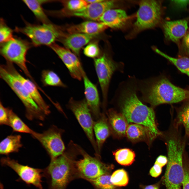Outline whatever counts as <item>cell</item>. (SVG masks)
I'll list each match as a JSON object with an SVG mask.
<instances>
[{"mask_svg": "<svg viewBox=\"0 0 189 189\" xmlns=\"http://www.w3.org/2000/svg\"><path fill=\"white\" fill-rule=\"evenodd\" d=\"M163 138L168 159L164 177L166 189H180L184 177L183 158L186 138L177 130L168 132Z\"/></svg>", "mask_w": 189, "mask_h": 189, "instance_id": "obj_1", "label": "cell"}, {"mask_svg": "<svg viewBox=\"0 0 189 189\" xmlns=\"http://www.w3.org/2000/svg\"><path fill=\"white\" fill-rule=\"evenodd\" d=\"M79 155L78 145L71 141L62 155L50 160L49 165L43 169L48 189H66L71 182L78 178L75 162Z\"/></svg>", "mask_w": 189, "mask_h": 189, "instance_id": "obj_2", "label": "cell"}, {"mask_svg": "<svg viewBox=\"0 0 189 189\" xmlns=\"http://www.w3.org/2000/svg\"><path fill=\"white\" fill-rule=\"evenodd\" d=\"M140 88L142 99L154 107L189 99V90L175 86L164 76L144 81Z\"/></svg>", "mask_w": 189, "mask_h": 189, "instance_id": "obj_3", "label": "cell"}, {"mask_svg": "<svg viewBox=\"0 0 189 189\" xmlns=\"http://www.w3.org/2000/svg\"><path fill=\"white\" fill-rule=\"evenodd\" d=\"M120 99L123 115L128 123H133L146 127L154 139L162 135L163 133L157 127L153 109L141 102L134 88L130 87L126 88Z\"/></svg>", "mask_w": 189, "mask_h": 189, "instance_id": "obj_4", "label": "cell"}, {"mask_svg": "<svg viewBox=\"0 0 189 189\" xmlns=\"http://www.w3.org/2000/svg\"><path fill=\"white\" fill-rule=\"evenodd\" d=\"M0 76L14 92L24 105L29 120H45L46 116L32 98L22 82L8 71L3 65L0 67Z\"/></svg>", "mask_w": 189, "mask_h": 189, "instance_id": "obj_5", "label": "cell"}, {"mask_svg": "<svg viewBox=\"0 0 189 189\" xmlns=\"http://www.w3.org/2000/svg\"><path fill=\"white\" fill-rule=\"evenodd\" d=\"M15 31L26 35L35 46H50L64 34L60 27L50 23L41 25L26 23L23 27H16Z\"/></svg>", "mask_w": 189, "mask_h": 189, "instance_id": "obj_6", "label": "cell"}, {"mask_svg": "<svg viewBox=\"0 0 189 189\" xmlns=\"http://www.w3.org/2000/svg\"><path fill=\"white\" fill-rule=\"evenodd\" d=\"M163 13L162 2L160 1H140L133 32L135 34L155 27L161 22Z\"/></svg>", "mask_w": 189, "mask_h": 189, "instance_id": "obj_7", "label": "cell"}, {"mask_svg": "<svg viewBox=\"0 0 189 189\" xmlns=\"http://www.w3.org/2000/svg\"><path fill=\"white\" fill-rule=\"evenodd\" d=\"M30 46V44L27 41L19 38H14L1 44L0 53L6 62L17 65L26 75L38 86L26 64V55Z\"/></svg>", "mask_w": 189, "mask_h": 189, "instance_id": "obj_8", "label": "cell"}, {"mask_svg": "<svg viewBox=\"0 0 189 189\" xmlns=\"http://www.w3.org/2000/svg\"><path fill=\"white\" fill-rule=\"evenodd\" d=\"M82 158L75 162V167L78 178L88 181L103 175L108 174L110 166L104 163L101 159L93 157L78 146Z\"/></svg>", "mask_w": 189, "mask_h": 189, "instance_id": "obj_9", "label": "cell"}, {"mask_svg": "<svg viewBox=\"0 0 189 189\" xmlns=\"http://www.w3.org/2000/svg\"><path fill=\"white\" fill-rule=\"evenodd\" d=\"M67 107L74 113L92 145L95 152V156L101 158L94 135V121L85 99L76 101L71 98L70 99Z\"/></svg>", "mask_w": 189, "mask_h": 189, "instance_id": "obj_10", "label": "cell"}, {"mask_svg": "<svg viewBox=\"0 0 189 189\" xmlns=\"http://www.w3.org/2000/svg\"><path fill=\"white\" fill-rule=\"evenodd\" d=\"M64 130L54 125L42 133L34 131L31 135L41 144L50 157L54 160L62 155L65 148L62 138Z\"/></svg>", "mask_w": 189, "mask_h": 189, "instance_id": "obj_11", "label": "cell"}, {"mask_svg": "<svg viewBox=\"0 0 189 189\" xmlns=\"http://www.w3.org/2000/svg\"><path fill=\"white\" fill-rule=\"evenodd\" d=\"M0 162L2 166L9 167L14 170L20 180L28 185H33L38 189H43L42 180L44 177L43 169L21 164L8 156L2 158Z\"/></svg>", "mask_w": 189, "mask_h": 189, "instance_id": "obj_12", "label": "cell"}, {"mask_svg": "<svg viewBox=\"0 0 189 189\" xmlns=\"http://www.w3.org/2000/svg\"><path fill=\"white\" fill-rule=\"evenodd\" d=\"M94 65L101 90L103 103L107 101L108 89L112 76L118 69L119 65L114 62L107 54L95 58Z\"/></svg>", "mask_w": 189, "mask_h": 189, "instance_id": "obj_13", "label": "cell"}, {"mask_svg": "<svg viewBox=\"0 0 189 189\" xmlns=\"http://www.w3.org/2000/svg\"><path fill=\"white\" fill-rule=\"evenodd\" d=\"M49 46L64 64L71 77L81 81L85 72L77 55L69 49L55 43Z\"/></svg>", "mask_w": 189, "mask_h": 189, "instance_id": "obj_14", "label": "cell"}, {"mask_svg": "<svg viewBox=\"0 0 189 189\" xmlns=\"http://www.w3.org/2000/svg\"><path fill=\"white\" fill-rule=\"evenodd\" d=\"M4 66L8 71L22 82L32 98L44 113L46 115L50 114V107L40 94L36 85L31 80L25 78L21 75L15 68L13 64L7 62L4 65Z\"/></svg>", "mask_w": 189, "mask_h": 189, "instance_id": "obj_15", "label": "cell"}, {"mask_svg": "<svg viewBox=\"0 0 189 189\" xmlns=\"http://www.w3.org/2000/svg\"><path fill=\"white\" fill-rule=\"evenodd\" d=\"M114 3L113 1L103 0L100 2L88 4L78 10L64 12L62 15L81 17L93 21L99 20L106 11L112 8Z\"/></svg>", "mask_w": 189, "mask_h": 189, "instance_id": "obj_16", "label": "cell"}, {"mask_svg": "<svg viewBox=\"0 0 189 189\" xmlns=\"http://www.w3.org/2000/svg\"><path fill=\"white\" fill-rule=\"evenodd\" d=\"M188 22L187 19L163 21L162 27L165 39L178 45L188 30Z\"/></svg>", "mask_w": 189, "mask_h": 189, "instance_id": "obj_17", "label": "cell"}, {"mask_svg": "<svg viewBox=\"0 0 189 189\" xmlns=\"http://www.w3.org/2000/svg\"><path fill=\"white\" fill-rule=\"evenodd\" d=\"M84 86L85 100L91 111L92 115L96 120L99 117L100 101L97 88L88 78L85 72L82 78Z\"/></svg>", "mask_w": 189, "mask_h": 189, "instance_id": "obj_18", "label": "cell"}, {"mask_svg": "<svg viewBox=\"0 0 189 189\" xmlns=\"http://www.w3.org/2000/svg\"><path fill=\"white\" fill-rule=\"evenodd\" d=\"M96 36L80 33L64 34L59 40L65 47L71 50L76 55L79 56L81 49Z\"/></svg>", "mask_w": 189, "mask_h": 189, "instance_id": "obj_19", "label": "cell"}, {"mask_svg": "<svg viewBox=\"0 0 189 189\" xmlns=\"http://www.w3.org/2000/svg\"><path fill=\"white\" fill-rule=\"evenodd\" d=\"M127 18V14L124 10L111 8L106 11L99 21L107 27L119 28L124 25Z\"/></svg>", "mask_w": 189, "mask_h": 189, "instance_id": "obj_20", "label": "cell"}, {"mask_svg": "<svg viewBox=\"0 0 189 189\" xmlns=\"http://www.w3.org/2000/svg\"><path fill=\"white\" fill-rule=\"evenodd\" d=\"M107 27L103 23L93 21H86L68 27L67 29L69 34L82 33L97 35Z\"/></svg>", "mask_w": 189, "mask_h": 189, "instance_id": "obj_21", "label": "cell"}, {"mask_svg": "<svg viewBox=\"0 0 189 189\" xmlns=\"http://www.w3.org/2000/svg\"><path fill=\"white\" fill-rule=\"evenodd\" d=\"M93 132L98 152L100 155L102 145L110 134L108 125L104 115L101 114L99 118L94 121Z\"/></svg>", "mask_w": 189, "mask_h": 189, "instance_id": "obj_22", "label": "cell"}, {"mask_svg": "<svg viewBox=\"0 0 189 189\" xmlns=\"http://www.w3.org/2000/svg\"><path fill=\"white\" fill-rule=\"evenodd\" d=\"M21 139L20 135L7 136L0 142V154L8 156L11 153L18 152L23 146Z\"/></svg>", "mask_w": 189, "mask_h": 189, "instance_id": "obj_23", "label": "cell"}, {"mask_svg": "<svg viewBox=\"0 0 189 189\" xmlns=\"http://www.w3.org/2000/svg\"><path fill=\"white\" fill-rule=\"evenodd\" d=\"M108 116L109 123L114 132L119 136H124L128 126V122L123 115L110 110Z\"/></svg>", "mask_w": 189, "mask_h": 189, "instance_id": "obj_24", "label": "cell"}, {"mask_svg": "<svg viewBox=\"0 0 189 189\" xmlns=\"http://www.w3.org/2000/svg\"><path fill=\"white\" fill-rule=\"evenodd\" d=\"M126 134L129 139L133 141L143 140L147 138H149L151 141L154 140L147 128L136 124L128 125Z\"/></svg>", "mask_w": 189, "mask_h": 189, "instance_id": "obj_25", "label": "cell"}, {"mask_svg": "<svg viewBox=\"0 0 189 189\" xmlns=\"http://www.w3.org/2000/svg\"><path fill=\"white\" fill-rule=\"evenodd\" d=\"M172 123L178 127L183 126L185 136L189 139V99L184 101L177 110L176 117Z\"/></svg>", "mask_w": 189, "mask_h": 189, "instance_id": "obj_26", "label": "cell"}, {"mask_svg": "<svg viewBox=\"0 0 189 189\" xmlns=\"http://www.w3.org/2000/svg\"><path fill=\"white\" fill-rule=\"evenodd\" d=\"M23 2L31 10L36 17L43 23H50L42 7L44 3L48 2L49 0H24Z\"/></svg>", "mask_w": 189, "mask_h": 189, "instance_id": "obj_27", "label": "cell"}, {"mask_svg": "<svg viewBox=\"0 0 189 189\" xmlns=\"http://www.w3.org/2000/svg\"><path fill=\"white\" fill-rule=\"evenodd\" d=\"M7 108L9 116V126L12 128L13 131L32 135L34 131L26 124L12 109L9 107Z\"/></svg>", "mask_w": 189, "mask_h": 189, "instance_id": "obj_28", "label": "cell"}, {"mask_svg": "<svg viewBox=\"0 0 189 189\" xmlns=\"http://www.w3.org/2000/svg\"><path fill=\"white\" fill-rule=\"evenodd\" d=\"M154 50L174 65L181 72L189 77V57H174L167 55L156 48H155Z\"/></svg>", "mask_w": 189, "mask_h": 189, "instance_id": "obj_29", "label": "cell"}, {"mask_svg": "<svg viewBox=\"0 0 189 189\" xmlns=\"http://www.w3.org/2000/svg\"><path fill=\"white\" fill-rule=\"evenodd\" d=\"M41 80L43 84L45 86H56L64 88L67 87L57 74L51 70H43L41 72Z\"/></svg>", "mask_w": 189, "mask_h": 189, "instance_id": "obj_30", "label": "cell"}, {"mask_svg": "<svg viewBox=\"0 0 189 189\" xmlns=\"http://www.w3.org/2000/svg\"><path fill=\"white\" fill-rule=\"evenodd\" d=\"M115 159L119 164L128 166L132 164L135 160V155L132 150L128 148L118 149L113 153Z\"/></svg>", "mask_w": 189, "mask_h": 189, "instance_id": "obj_31", "label": "cell"}, {"mask_svg": "<svg viewBox=\"0 0 189 189\" xmlns=\"http://www.w3.org/2000/svg\"><path fill=\"white\" fill-rule=\"evenodd\" d=\"M88 182L95 189H114L115 188L111 181V176L108 174L102 175Z\"/></svg>", "mask_w": 189, "mask_h": 189, "instance_id": "obj_32", "label": "cell"}, {"mask_svg": "<svg viewBox=\"0 0 189 189\" xmlns=\"http://www.w3.org/2000/svg\"><path fill=\"white\" fill-rule=\"evenodd\" d=\"M64 8L62 12H73L82 9L88 5L86 0H75L61 1Z\"/></svg>", "mask_w": 189, "mask_h": 189, "instance_id": "obj_33", "label": "cell"}, {"mask_svg": "<svg viewBox=\"0 0 189 189\" xmlns=\"http://www.w3.org/2000/svg\"><path fill=\"white\" fill-rule=\"evenodd\" d=\"M111 181L114 185L120 186H125L128 181L127 172L123 169L115 171L111 176Z\"/></svg>", "mask_w": 189, "mask_h": 189, "instance_id": "obj_34", "label": "cell"}, {"mask_svg": "<svg viewBox=\"0 0 189 189\" xmlns=\"http://www.w3.org/2000/svg\"><path fill=\"white\" fill-rule=\"evenodd\" d=\"M12 30L6 23L2 18L0 19V42L1 44L7 42L12 39Z\"/></svg>", "mask_w": 189, "mask_h": 189, "instance_id": "obj_35", "label": "cell"}, {"mask_svg": "<svg viewBox=\"0 0 189 189\" xmlns=\"http://www.w3.org/2000/svg\"><path fill=\"white\" fill-rule=\"evenodd\" d=\"M178 45V57H189V29Z\"/></svg>", "mask_w": 189, "mask_h": 189, "instance_id": "obj_36", "label": "cell"}, {"mask_svg": "<svg viewBox=\"0 0 189 189\" xmlns=\"http://www.w3.org/2000/svg\"><path fill=\"white\" fill-rule=\"evenodd\" d=\"M84 54L86 56L94 59L97 58L100 54V50L98 44L96 42L88 44L83 50Z\"/></svg>", "mask_w": 189, "mask_h": 189, "instance_id": "obj_37", "label": "cell"}, {"mask_svg": "<svg viewBox=\"0 0 189 189\" xmlns=\"http://www.w3.org/2000/svg\"><path fill=\"white\" fill-rule=\"evenodd\" d=\"M184 177L182 182L183 189H189V158L185 151L183 158Z\"/></svg>", "mask_w": 189, "mask_h": 189, "instance_id": "obj_38", "label": "cell"}, {"mask_svg": "<svg viewBox=\"0 0 189 189\" xmlns=\"http://www.w3.org/2000/svg\"><path fill=\"white\" fill-rule=\"evenodd\" d=\"M0 124L9 126V120L7 107H5L1 101L0 102Z\"/></svg>", "mask_w": 189, "mask_h": 189, "instance_id": "obj_39", "label": "cell"}, {"mask_svg": "<svg viewBox=\"0 0 189 189\" xmlns=\"http://www.w3.org/2000/svg\"><path fill=\"white\" fill-rule=\"evenodd\" d=\"M162 168L158 165L154 164L150 170L149 172L150 175L154 177L159 176L162 172Z\"/></svg>", "mask_w": 189, "mask_h": 189, "instance_id": "obj_40", "label": "cell"}, {"mask_svg": "<svg viewBox=\"0 0 189 189\" xmlns=\"http://www.w3.org/2000/svg\"><path fill=\"white\" fill-rule=\"evenodd\" d=\"M167 157L165 156L160 155L156 159L155 164L158 165L162 167L167 164Z\"/></svg>", "mask_w": 189, "mask_h": 189, "instance_id": "obj_41", "label": "cell"}, {"mask_svg": "<svg viewBox=\"0 0 189 189\" xmlns=\"http://www.w3.org/2000/svg\"><path fill=\"white\" fill-rule=\"evenodd\" d=\"M172 2L178 8H184L189 4V0L172 1Z\"/></svg>", "mask_w": 189, "mask_h": 189, "instance_id": "obj_42", "label": "cell"}, {"mask_svg": "<svg viewBox=\"0 0 189 189\" xmlns=\"http://www.w3.org/2000/svg\"><path fill=\"white\" fill-rule=\"evenodd\" d=\"M144 189H159L157 185H149L145 186Z\"/></svg>", "mask_w": 189, "mask_h": 189, "instance_id": "obj_43", "label": "cell"}, {"mask_svg": "<svg viewBox=\"0 0 189 189\" xmlns=\"http://www.w3.org/2000/svg\"><path fill=\"white\" fill-rule=\"evenodd\" d=\"M88 4L98 3L102 1V0H85Z\"/></svg>", "mask_w": 189, "mask_h": 189, "instance_id": "obj_44", "label": "cell"}, {"mask_svg": "<svg viewBox=\"0 0 189 189\" xmlns=\"http://www.w3.org/2000/svg\"><path fill=\"white\" fill-rule=\"evenodd\" d=\"M172 125H173V124H172Z\"/></svg>", "mask_w": 189, "mask_h": 189, "instance_id": "obj_45", "label": "cell"}, {"mask_svg": "<svg viewBox=\"0 0 189 189\" xmlns=\"http://www.w3.org/2000/svg\"><path fill=\"white\" fill-rule=\"evenodd\" d=\"M188 144L189 145V143Z\"/></svg>", "mask_w": 189, "mask_h": 189, "instance_id": "obj_46", "label": "cell"}]
</instances>
